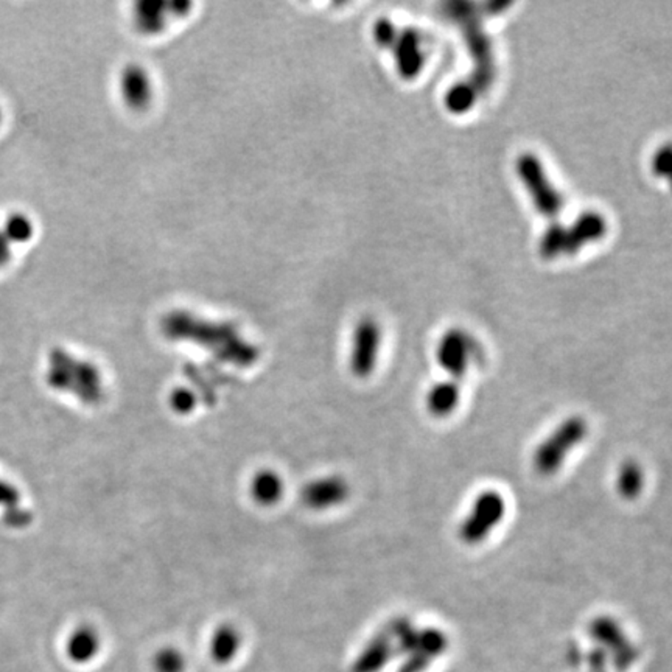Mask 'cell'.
Returning <instances> with one entry per match:
<instances>
[{
  "mask_svg": "<svg viewBox=\"0 0 672 672\" xmlns=\"http://www.w3.org/2000/svg\"><path fill=\"white\" fill-rule=\"evenodd\" d=\"M184 668H185V660L177 649H162L154 657L156 672H183Z\"/></svg>",
  "mask_w": 672,
  "mask_h": 672,
  "instance_id": "e0dca14e",
  "label": "cell"
},
{
  "mask_svg": "<svg viewBox=\"0 0 672 672\" xmlns=\"http://www.w3.org/2000/svg\"><path fill=\"white\" fill-rule=\"evenodd\" d=\"M348 494V484L341 477L318 478L302 489V502L313 511H327L346 502Z\"/></svg>",
  "mask_w": 672,
  "mask_h": 672,
  "instance_id": "8992f818",
  "label": "cell"
},
{
  "mask_svg": "<svg viewBox=\"0 0 672 672\" xmlns=\"http://www.w3.org/2000/svg\"><path fill=\"white\" fill-rule=\"evenodd\" d=\"M181 4H160V2H139L135 5V25L145 35H156L166 29L168 16H176Z\"/></svg>",
  "mask_w": 672,
  "mask_h": 672,
  "instance_id": "9c48e42d",
  "label": "cell"
},
{
  "mask_svg": "<svg viewBox=\"0 0 672 672\" xmlns=\"http://www.w3.org/2000/svg\"><path fill=\"white\" fill-rule=\"evenodd\" d=\"M642 471H638L636 465H626L623 471L619 473L618 486H619V489L623 492V496H636L640 492V489H642Z\"/></svg>",
  "mask_w": 672,
  "mask_h": 672,
  "instance_id": "ffe728a7",
  "label": "cell"
},
{
  "mask_svg": "<svg viewBox=\"0 0 672 672\" xmlns=\"http://www.w3.org/2000/svg\"><path fill=\"white\" fill-rule=\"evenodd\" d=\"M398 31L400 29L396 27L391 19H379L373 27V41L383 49H391L397 39Z\"/></svg>",
  "mask_w": 672,
  "mask_h": 672,
  "instance_id": "ac0fdd59",
  "label": "cell"
},
{
  "mask_svg": "<svg viewBox=\"0 0 672 672\" xmlns=\"http://www.w3.org/2000/svg\"><path fill=\"white\" fill-rule=\"evenodd\" d=\"M471 342L465 333L450 331L440 340L438 358L440 366L453 375H463L469 365Z\"/></svg>",
  "mask_w": 672,
  "mask_h": 672,
  "instance_id": "52a82bcc",
  "label": "cell"
},
{
  "mask_svg": "<svg viewBox=\"0 0 672 672\" xmlns=\"http://www.w3.org/2000/svg\"><path fill=\"white\" fill-rule=\"evenodd\" d=\"M396 60V68L402 78L413 80L421 74L425 64L423 37L416 29H404L398 31L397 39L391 47Z\"/></svg>",
  "mask_w": 672,
  "mask_h": 672,
  "instance_id": "3957f363",
  "label": "cell"
},
{
  "mask_svg": "<svg viewBox=\"0 0 672 672\" xmlns=\"http://www.w3.org/2000/svg\"><path fill=\"white\" fill-rule=\"evenodd\" d=\"M517 173L521 183L525 184L526 190L531 195L532 202L538 212L546 218L554 220L557 215L562 212L563 198L546 176L537 156L531 153L521 154L517 160Z\"/></svg>",
  "mask_w": 672,
  "mask_h": 672,
  "instance_id": "6da1fadb",
  "label": "cell"
},
{
  "mask_svg": "<svg viewBox=\"0 0 672 672\" xmlns=\"http://www.w3.org/2000/svg\"><path fill=\"white\" fill-rule=\"evenodd\" d=\"M381 348V329L379 323L373 318H363L352 333L348 365L350 371L358 379H367L373 375L379 363Z\"/></svg>",
  "mask_w": 672,
  "mask_h": 672,
  "instance_id": "7a4b0ae2",
  "label": "cell"
},
{
  "mask_svg": "<svg viewBox=\"0 0 672 672\" xmlns=\"http://www.w3.org/2000/svg\"><path fill=\"white\" fill-rule=\"evenodd\" d=\"M283 490H285V486H283V479H282L281 475L277 471H269V469L257 471L256 475L252 477L251 486H250L252 500L258 506L263 507L275 506L281 502Z\"/></svg>",
  "mask_w": 672,
  "mask_h": 672,
  "instance_id": "8fae6325",
  "label": "cell"
},
{
  "mask_svg": "<svg viewBox=\"0 0 672 672\" xmlns=\"http://www.w3.org/2000/svg\"><path fill=\"white\" fill-rule=\"evenodd\" d=\"M2 122H4V111H2V106H0V127H2Z\"/></svg>",
  "mask_w": 672,
  "mask_h": 672,
  "instance_id": "603a6c76",
  "label": "cell"
},
{
  "mask_svg": "<svg viewBox=\"0 0 672 672\" xmlns=\"http://www.w3.org/2000/svg\"><path fill=\"white\" fill-rule=\"evenodd\" d=\"M458 388L453 383H439L428 394V410L433 416H447L458 404Z\"/></svg>",
  "mask_w": 672,
  "mask_h": 672,
  "instance_id": "4fadbf2b",
  "label": "cell"
},
{
  "mask_svg": "<svg viewBox=\"0 0 672 672\" xmlns=\"http://www.w3.org/2000/svg\"><path fill=\"white\" fill-rule=\"evenodd\" d=\"M605 231H607V225L601 215L596 212L581 215L575 225L567 229L563 254H576L582 246L601 239Z\"/></svg>",
  "mask_w": 672,
  "mask_h": 672,
  "instance_id": "ba28073f",
  "label": "cell"
},
{
  "mask_svg": "<svg viewBox=\"0 0 672 672\" xmlns=\"http://www.w3.org/2000/svg\"><path fill=\"white\" fill-rule=\"evenodd\" d=\"M0 231L4 234V237L8 240L10 245L12 243H27V242H30L33 234H35V225H33L29 215L14 212V214L8 215V218H6Z\"/></svg>",
  "mask_w": 672,
  "mask_h": 672,
  "instance_id": "5bb4252c",
  "label": "cell"
},
{
  "mask_svg": "<svg viewBox=\"0 0 672 672\" xmlns=\"http://www.w3.org/2000/svg\"><path fill=\"white\" fill-rule=\"evenodd\" d=\"M503 512L504 504L502 496H496L494 492L478 496L477 503L471 507V517L465 520L463 536L469 542L481 540L484 534H488L496 525V521H500Z\"/></svg>",
  "mask_w": 672,
  "mask_h": 672,
  "instance_id": "277c9868",
  "label": "cell"
},
{
  "mask_svg": "<svg viewBox=\"0 0 672 672\" xmlns=\"http://www.w3.org/2000/svg\"><path fill=\"white\" fill-rule=\"evenodd\" d=\"M119 92L123 103L128 108L135 111L145 110L153 100V80L145 68L139 64H129L122 69L119 77Z\"/></svg>",
  "mask_w": 672,
  "mask_h": 672,
  "instance_id": "5b68a950",
  "label": "cell"
},
{
  "mask_svg": "<svg viewBox=\"0 0 672 672\" xmlns=\"http://www.w3.org/2000/svg\"><path fill=\"white\" fill-rule=\"evenodd\" d=\"M242 636L233 626H221L210 640V655L217 663H229L239 654Z\"/></svg>",
  "mask_w": 672,
  "mask_h": 672,
  "instance_id": "7c38bea8",
  "label": "cell"
},
{
  "mask_svg": "<svg viewBox=\"0 0 672 672\" xmlns=\"http://www.w3.org/2000/svg\"><path fill=\"white\" fill-rule=\"evenodd\" d=\"M477 100V89L471 83L453 86L446 97V104L453 114H464Z\"/></svg>",
  "mask_w": 672,
  "mask_h": 672,
  "instance_id": "9a60e30c",
  "label": "cell"
},
{
  "mask_svg": "<svg viewBox=\"0 0 672 672\" xmlns=\"http://www.w3.org/2000/svg\"><path fill=\"white\" fill-rule=\"evenodd\" d=\"M565 237H567V229L561 225H551L545 231L544 237L540 240V254L545 258H554L561 256L565 251Z\"/></svg>",
  "mask_w": 672,
  "mask_h": 672,
  "instance_id": "2e32d148",
  "label": "cell"
},
{
  "mask_svg": "<svg viewBox=\"0 0 672 672\" xmlns=\"http://www.w3.org/2000/svg\"><path fill=\"white\" fill-rule=\"evenodd\" d=\"M100 635L91 626H80L69 635L66 642V655L75 665H86L94 660L100 652Z\"/></svg>",
  "mask_w": 672,
  "mask_h": 672,
  "instance_id": "30bf717a",
  "label": "cell"
},
{
  "mask_svg": "<svg viewBox=\"0 0 672 672\" xmlns=\"http://www.w3.org/2000/svg\"><path fill=\"white\" fill-rule=\"evenodd\" d=\"M168 404H170L173 413L181 414V416H187L192 411L195 410L198 400H196L193 391H190L187 388H177V389L171 391Z\"/></svg>",
  "mask_w": 672,
  "mask_h": 672,
  "instance_id": "d6986e66",
  "label": "cell"
},
{
  "mask_svg": "<svg viewBox=\"0 0 672 672\" xmlns=\"http://www.w3.org/2000/svg\"><path fill=\"white\" fill-rule=\"evenodd\" d=\"M12 245L8 243V240L4 237V234L0 231V269L5 268L6 265L12 262Z\"/></svg>",
  "mask_w": 672,
  "mask_h": 672,
  "instance_id": "7402d4cb",
  "label": "cell"
},
{
  "mask_svg": "<svg viewBox=\"0 0 672 672\" xmlns=\"http://www.w3.org/2000/svg\"><path fill=\"white\" fill-rule=\"evenodd\" d=\"M652 170L657 176L665 177L672 190V145H663L657 150L652 160Z\"/></svg>",
  "mask_w": 672,
  "mask_h": 672,
  "instance_id": "44dd1931",
  "label": "cell"
}]
</instances>
